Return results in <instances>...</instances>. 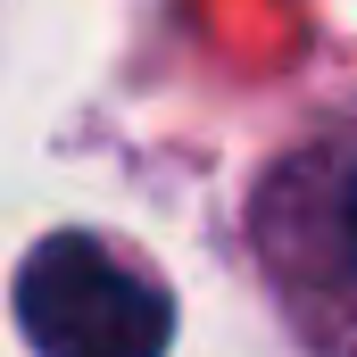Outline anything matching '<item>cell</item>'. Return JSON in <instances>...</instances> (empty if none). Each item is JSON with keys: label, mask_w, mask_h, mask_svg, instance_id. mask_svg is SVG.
<instances>
[{"label": "cell", "mask_w": 357, "mask_h": 357, "mask_svg": "<svg viewBox=\"0 0 357 357\" xmlns=\"http://www.w3.org/2000/svg\"><path fill=\"white\" fill-rule=\"evenodd\" d=\"M17 333L33 357H167L175 299L100 233H42L17 266Z\"/></svg>", "instance_id": "obj_2"}, {"label": "cell", "mask_w": 357, "mask_h": 357, "mask_svg": "<svg viewBox=\"0 0 357 357\" xmlns=\"http://www.w3.org/2000/svg\"><path fill=\"white\" fill-rule=\"evenodd\" d=\"M250 258L307 357H357V91L316 108L250 183Z\"/></svg>", "instance_id": "obj_1"}]
</instances>
